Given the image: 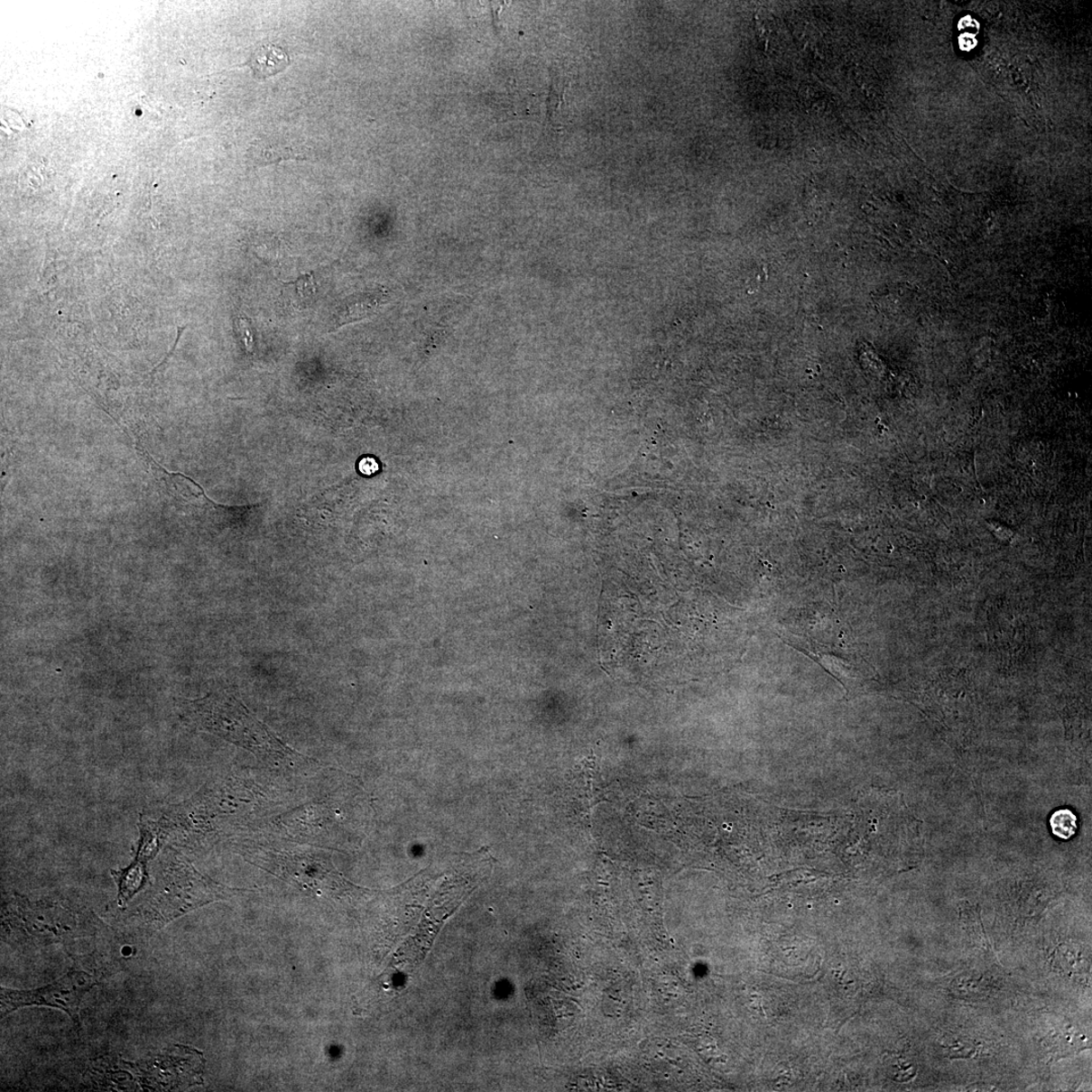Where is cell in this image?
I'll return each mask as SVG.
<instances>
[{
    "label": "cell",
    "mask_w": 1092,
    "mask_h": 1092,
    "mask_svg": "<svg viewBox=\"0 0 1092 1092\" xmlns=\"http://www.w3.org/2000/svg\"><path fill=\"white\" fill-rule=\"evenodd\" d=\"M90 974L71 969L52 985L32 990L0 989V1013L10 1014L24 1006H50L61 1010L79 1023L82 998L96 986Z\"/></svg>",
    "instance_id": "obj_3"
},
{
    "label": "cell",
    "mask_w": 1092,
    "mask_h": 1092,
    "mask_svg": "<svg viewBox=\"0 0 1092 1092\" xmlns=\"http://www.w3.org/2000/svg\"><path fill=\"white\" fill-rule=\"evenodd\" d=\"M385 302L386 295L383 292L360 293L344 300L336 310L333 329L338 330L343 326L372 317Z\"/></svg>",
    "instance_id": "obj_5"
},
{
    "label": "cell",
    "mask_w": 1092,
    "mask_h": 1092,
    "mask_svg": "<svg viewBox=\"0 0 1092 1092\" xmlns=\"http://www.w3.org/2000/svg\"><path fill=\"white\" fill-rule=\"evenodd\" d=\"M227 889L201 875L186 856L171 847L156 864L155 880L132 917L148 929L161 930L198 907L225 900Z\"/></svg>",
    "instance_id": "obj_1"
},
{
    "label": "cell",
    "mask_w": 1092,
    "mask_h": 1092,
    "mask_svg": "<svg viewBox=\"0 0 1092 1092\" xmlns=\"http://www.w3.org/2000/svg\"><path fill=\"white\" fill-rule=\"evenodd\" d=\"M310 157V150L306 147L292 146L284 142L257 141L249 150V159L257 166L283 161H308Z\"/></svg>",
    "instance_id": "obj_6"
},
{
    "label": "cell",
    "mask_w": 1092,
    "mask_h": 1092,
    "mask_svg": "<svg viewBox=\"0 0 1092 1092\" xmlns=\"http://www.w3.org/2000/svg\"><path fill=\"white\" fill-rule=\"evenodd\" d=\"M976 26L978 27V23L976 21H974L971 18V16H969V15L964 16V18L961 19L959 23H958V28H959V30L967 29L969 27L976 28Z\"/></svg>",
    "instance_id": "obj_13"
},
{
    "label": "cell",
    "mask_w": 1092,
    "mask_h": 1092,
    "mask_svg": "<svg viewBox=\"0 0 1092 1092\" xmlns=\"http://www.w3.org/2000/svg\"><path fill=\"white\" fill-rule=\"evenodd\" d=\"M1050 827L1057 838L1067 841L1078 833V817L1070 810H1058L1050 818Z\"/></svg>",
    "instance_id": "obj_9"
},
{
    "label": "cell",
    "mask_w": 1092,
    "mask_h": 1092,
    "mask_svg": "<svg viewBox=\"0 0 1092 1092\" xmlns=\"http://www.w3.org/2000/svg\"><path fill=\"white\" fill-rule=\"evenodd\" d=\"M248 65L257 79L264 80L287 69L290 57L282 48L265 45L256 50Z\"/></svg>",
    "instance_id": "obj_7"
},
{
    "label": "cell",
    "mask_w": 1092,
    "mask_h": 1092,
    "mask_svg": "<svg viewBox=\"0 0 1092 1092\" xmlns=\"http://www.w3.org/2000/svg\"><path fill=\"white\" fill-rule=\"evenodd\" d=\"M189 719L199 729L254 753L257 757L282 761L292 751L259 721L238 699L226 693L208 694L188 701Z\"/></svg>",
    "instance_id": "obj_2"
},
{
    "label": "cell",
    "mask_w": 1092,
    "mask_h": 1092,
    "mask_svg": "<svg viewBox=\"0 0 1092 1092\" xmlns=\"http://www.w3.org/2000/svg\"><path fill=\"white\" fill-rule=\"evenodd\" d=\"M959 45L963 51H971L977 46V40L973 33L966 32L959 38Z\"/></svg>",
    "instance_id": "obj_12"
},
{
    "label": "cell",
    "mask_w": 1092,
    "mask_h": 1092,
    "mask_svg": "<svg viewBox=\"0 0 1092 1092\" xmlns=\"http://www.w3.org/2000/svg\"><path fill=\"white\" fill-rule=\"evenodd\" d=\"M113 875L119 888V903L123 905L145 885L148 879L147 863L136 858L129 867L113 872Z\"/></svg>",
    "instance_id": "obj_8"
},
{
    "label": "cell",
    "mask_w": 1092,
    "mask_h": 1092,
    "mask_svg": "<svg viewBox=\"0 0 1092 1092\" xmlns=\"http://www.w3.org/2000/svg\"><path fill=\"white\" fill-rule=\"evenodd\" d=\"M281 866L287 868L290 875L304 885L315 889L331 890L338 884V873L331 868L330 862H323L314 855H284Z\"/></svg>",
    "instance_id": "obj_4"
},
{
    "label": "cell",
    "mask_w": 1092,
    "mask_h": 1092,
    "mask_svg": "<svg viewBox=\"0 0 1092 1092\" xmlns=\"http://www.w3.org/2000/svg\"><path fill=\"white\" fill-rule=\"evenodd\" d=\"M235 325H236V331L238 332V335H239V338H240L242 343L245 344V347L247 352H249V354H254V332H252V327H251V322H250L249 319L245 318V317H239L237 319L236 322H235Z\"/></svg>",
    "instance_id": "obj_11"
},
{
    "label": "cell",
    "mask_w": 1092,
    "mask_h": 1092,
    "mask_svg": "<svg viewBox=\"0 0 1092 1092\" xmlns=\"http://www.w3.org/2000/svg\"><path fill=\"white\" fill-rule=\"evenodd\" d=\"M290 283L295 287L292 290V296L293 301L296 302L297 306L305 308L313 301V298L316 295L313 274H306L300 277L297 282Z\"/></svg>",
    "instance_id": "obj_10"
}]
</instances>
